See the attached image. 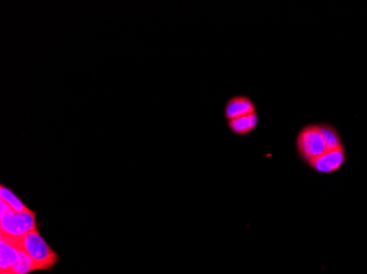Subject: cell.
<instances>
[{"mask_svg":"<svg viewBox=\"0 0 367 274\" xmlns=\"http://www.w3.org/2000/svg\"><path fill=\"white\" fill-rule=\"evenodd\" d=\"M296 150L300 159L307 166L327 152V144L319 124L302 127L296 137Z\"/></svg>","mask_w":367,"mask_h":274,"instance_id":"cell-3","label":"cell"},{"mask_svg":"<svg viewBox=\"0 0 367 274\" xmlns=\"http://www.w3.org/2000/svg\"><path fill=\"white\" fill-rule=\"evenodd\" d=\"M259 115L256 112L237 117L233 120L228 121V126L235 134L239 136L250 134L258 127Z\"/></svg>","mask_w":367,"mask_h":274,"instance_id":"cell-7","label":"cell"},{"mask_svg":"<svg viewBox=\"0 0 367 274\" xmlns=\"http://www.w3.org/2000/svg\"><path fill=\"white\" fill-rule=\"evenodd\" d=\"M11 270L15 274H30L32 272L39 271L38 266L23 248H21L20 256H19L17 263Z\"/></svg>","mask_w":367,"mask_h":274,"instance_id":"cell-10","label":"cell"},{"mask_svg":"<svg viewBox=\"0 0 367 274\" xmlns=\"http://www.w3.org/2000/svg\"><path fill=\"white\" fill-rule=\"evenodd\" d=\"M254 101L247 96H235L228 100L225 105V119L227 121L233 120L243 115L256 112Z\"/></svg>","mask_w":367,"mask_h":274,"instance_id":"cell-6","label":"cell"},{"mask_svg":"<svg viewBox=\"0 0 367 274\" xmlns=\"http://www.w3.org/2000/svg\"><path fill=\"white\" fill-rule=\"evenodd\" d=\"M0 274H15L13 270H4V271L0 272Z\"/></svg>","mask_w":367,"mask_h":274,"instance_id":"cell-11","label":"cell"},{"mask_svg":"<svg viewBox=\"0 0 367 274\" xmlns=\"http://www.w3.org/2000/svg\"><path fill=\"white\" fill-rule=\"evenodd\" d=\"M35 230H38L37 214L32 209L15 212L7 203L0 200V234L21 238Z\"/></svg>","mask_w":367,"mask_h":274,"instance_id":"cell-1","label":"cell"},{"mask_svg":"<svg viewBox=\"0 0 367 274\" xmlns=\"http://www.w3.org/2000/svg\"><path fill=\"white\" fill-rule=\"evenodd\" d=\"M0 200L7 203L15 212H25V211L30 209L18 197L15 192L11 191L9 188L5 187L4 185L0 187Z\"/></svg>","mask_w":367,"mask_h":274,"instance_id":"cell-8","label":"cell"},{"mask_svg":"<svg viewBox=\"0 0 367 274\" xmlns=\"http://www.w3.org/2000/svg\"><path fill=\"white\" fill-rule=\"evenodd\" d=\"M345 162H347V154L344 148H341L337 150H327L317 159L310 162L308 167L320 175H331L339 171L344 166Z\"/></svg>","mask_w":367,"mask_h":274,"instance_id":"cell-4","label":"cell"},{"mask_svg":"<svg viewBox=\"0 0 367 274\" xmlns=\"http://www.w3.org/2000/svg\"><path fill=\"white\" fill-rule=\"evenodd\" d=\"M19 244L38 266L39 271H51L60 260L58 254L51 248L38 230L19 238Z\"/></svg>","mask_w":367,"mask_h":274,"instance_id":"cell-2","label":"cell"},{"mask_svg":"<svg viewBox=\"0 0 367 274\" xmlns=\"http://www.w3.org/2000/svg\"><path fill=\"white\" fill-rule=\"evenodd\" d=\"M319 126L321 133H323V138H325V144H327L328 150L343 148L340 135L337 132L335 127L327 124H319Z\"/></svg>","mask_w":367,"mask_h":274,"instance_id":"cell-9","label":"cell"},{"mask_svg":"<svg viewBox=\"0 0 367 274\" xmlns=\"http://www.w3.org/2000/svg\"><path fill=\"white\" fill-rule=\"evenodd\" d=\"M21 247L19 238L0 234V269L11 270L20 256Z\"/></svg>","mask_w":367,"mask_h":274,"instance_id":"cell-5","label":"cell"}]
</instances>
